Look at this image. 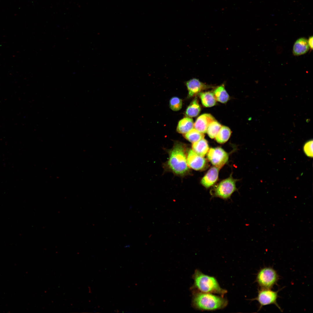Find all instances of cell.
Segmentation results:
<instances>
[{
    "label": "cell",
    "instance_id": "cell-1",
    "mask_svg": "<svg viewBox=\"0 0 313 313\" xmlns=\"http://www.w3.org/2000/svg\"><path fill=\"white\" fill-rule=\"evenodd\" d=\"M185 148L183 143L176 142L169 152L167 165L172 172L178 175L183 176L188 172Z\"/></svg>",
    "mask_w": 313,
    "mask_h": 313
},
{
    "label": "cell",
    "instance_id": "cell-2",
    "mask_svg": "<svg viewBox=\"0 0 313 313\" xmlns=\"http://www.w3.org/2000/svg\"><path fill=\"white\" fill-rule=\"evenodd\" d=\"M227 300L223 297L212 293L196 292L193 294V306L197 309L212 310L222 309L227 305Z\"/></svg>",
    "mask_w": 313,
    "mask_h": 313
},
{
    "label": "cell",
    "instance_id": "cell-3",
    "mask_svg": "<svg viewBox=\"0 0 313 313\" xmlns=\"http://www.w3.org/2000/svg\"><path fill=\"white\" fill-rule=\"evenodd\" d=\"M194 281V287L201 292L215 293L223 297L227 291L221 288L214 277L202 273L198 270H195L193 275Z\"/></svg>",
    "mask_w": 313,
    "mask_h": 313
},
{
    "label": "cell",
    "instance_id": "cell-4",
    "mask_svg": "<svg viewBox=\"0 0 313 313\" xmlns=\"http://www.w3.org/2000/svg\"><path fill=\"white\" fill-rule=\"evenodd\" d=\"M279 276L272 267H266L260 269L258 272L256 281L261 289H271L277 282Z\"/></svg>",
    "mask_w": 313,
    "mask_h": 313
},
{
    "label": "cell",
    "instance_id": "cell-5",
    "mask_svg": "<svg viewBox=\"0 0 313 313\" xmlns=\"http://www.w3.org/2000/svg\"><path fill=\"white\" fill-rule=\"evenodd\" d=\"M236 181L232 176L222 181L215 188L213 195L224 199L230 198L236 190Z\"/></svg>",
    "mask_w": 313,
    "mask_h": 313
},
{
    "label": "cell",
    "instance_id": "cell-6",
    "mask_svg": "<svg viewBox=\"0 0 313 313\" xmlns=\"http://www.w3.org/2000/svg\"><path fill=\"white\" fill-rule=\"evenodd\" d=\"M279 290L274 291L269 289H261L258 290L257 296L253 299L259 303L260 310L264 306L274 304L281 311V309L277 303Z\"/></svg>",
    "mask_w": 313,
    "mask_h": 313
},
{
    "label": "cell",
    "instance_id": "cell-7",
    "mask_svg": "<svg viewBox=\"0 0 313 313\" xmlns=\"http://www.w3.org/2000/svg\"><path fill=\"white\" fill-rule=\"evenodd\" d=\"M207 157L211 163L219 169L227 163L229 158L228 154L220 147L211 148L208 152Z\"/></svg>",
    "mask_w": 313,
    "mask_h": 313
},
{
    "label": "cell",
    "instance_id": "cell-8",
    "mask_svg": "<svg viewBox=\"0 0 313 313\" xmlns=\"http://www.w3.org/2000/svg\"><path fill=\"white\" fill-rule=\"evenodd\" d=\"M188 166L196 170L203 169L206 165V161L203 157L197 154L192 150L188 151L187 157Z\"/></svg>",
    "mask_w": 313,
    "mask_h": 313
},
{
    "label": "cell",
    "instance_id": "cell-9",
    "mask_svg": "<svg viewBox=\"0 0 313 313\" xmlns=\"http://www.w3.org/2000/svg\"><path fill=\"white\" fill-rule=\"evenodd\" d=\"M185 85L188 91V98L200 93L201 91L208 88L210 86L204 83L198 79L194 78L186 81Z\"/></svg>",
    "mask_w": 313,
    "mask_h": 313
},
{
    "label": "cell",
    "instance_id": "cell-10",
    "mask_svg": "<svg viewBox=\"0 0 313 313\" xmlns=\"http://www.w3.org/2000/svg\"><path fill=\"white\" fill-rule=\"evenodd\" d=\"M215 121L214 118L210 114H203L197 118L194 124V127L199 132L205 133L207 132L210 124Z\"/></svg>",
    "mask_w": 313,
    "mask_h": 313
},
{
    "label": "cell",
    "instance_id": "cell-11",
    "mask_svg": "<svg viewBox=\"0 0 313 313\" xmlns=\"http://www.w3.org/2000/svg\"><path fill=\"white\" fill-rule=\"evenodd\" d=\"M219 169L215 167L211 168L202 178L201 182L205 188L212 186L217 181L218 178Z\"/></svg>",
    "mask_w": 313,
    "mask_h": 313
},
{
    "label": "cell",
    "instance_id": "cell-12",
    "mask_svg": "<svg viewBox=\"0 0 313 313\" xmlns=\"http://www.w3.org/2000/svg\"><path fill=\"white\" fill-rule=\"evenodd\" d=\"M310 47L307 40L304 37H301L297 40L294 45L292 52L295 56H299L306 53L309 50Z\"/></svg>",
    "mask_w": 313,
    "mask_h": 313
},
{
    "label": "cell",
    "instance_id": "cell-13",
    "mask_svg": "<svg viewBox=\"0 0 313 313\" xmlns=\"http://www.w3.org/2000/svg\"><path fill=\"white\" fill-rule=\"evenodd\" d=\"M193 119L190 117H184L179 122L176 128V131L179 133L185 134L194 127Z\"/></svg>",
    "mask_w": 313,
    "mask_h": 313
},
{
    "label": "cell",
    "instance_id": "cell-14",
    "mask_svg": "<svg viewBox=\"0 0 313 313\" xmlns=\"http://www.w3.org/2000/svg\"><path fill=\"white\" fill-rule=\"evenodd\" d=\"M192 147V150L195 152L202 157L205 155L209 150L208 142L204 138L193 143Z\"/></svg>",
    "mask_w": 313,
    "mask_h": 313
},
{
    "label": "cell",
    "instance_id": "cell-15",
    "mask_svg": "<svg viewBox=\"0 0 313 313\" xmlns=\"http://www.w3.org/2000/svg\"><path fill=\"white\" fill-rule=\"evenodd\" d=\"M202 105L206 107L215 105L216 100L213 93L211 92H201L199 94Z\"/></svg>",
    "mask_w": 313,
    "mask_h": 313
},
{
    "label": "cell",
    "instance_id": "cell-16",
    "mask_svg": "<svg viewBox=\"0 0 313 313\" xmlns=\"http://www.w3.org/2000/svg\"><path fill=\"white\" fill-rule=\"evenodd\" d=\"M213 93L216 101L221 103H226L229 99V94L223 85L216 87L214 90Z\"/></svg>",
    "mask_w": 313,
    "mask_h": 313
},
{
    "label": "cell",
    "instance_id": "cell-17",
    "mask_svg": "<svg viewBox=\"0 0 313 313\" xmlns=\"http://www.w3.org/2000/svg\"><path fill=\"white\" fill-rule=\"evenodd\" d=\"M201 110L198 101L196 98H195L191 102L187 108L185 115L188 117H194L198 115Z\"/></svg>",
    "mask_w": 313,
    "mask_h": 313
},
{
    "label": "cell",
    "instance_id": "cell-18",
    "mask_svg": "<svg viewBox=\"0 0 313 313\" xmlns=\"http://www.w3.org/2000/svg\"><path fill=\"white\" fill-rule=\"evenodd\" d=\"M231 131L228 127L222 126L216 135L215 139L220 143H223L227 141L230 138Z\"/></svg>",
    "mask_w": 313,
    "mask_h": 313
},
{
    "label": "cell",
    "instance_id": "cell-19",
    "mask_svg": "<svg viewBox=\"0 0 313 313\" xmlns=\"http://www.w3.org/2000/svg\"><path fill=\"white\" fill-rule=\"evenodd\" d=\"M184 134L185 138L192 143L197 142L203 139L204 137L203 133L199 132L194 128L192 129Z\"/></svg>",
    "mask_w": 313,
    "mask_h": 313
},
{
    "label": "cell",
    "instance_id": "cell-20",
    "mask_svg": "<svg viewBox=\"0 0 313 313\" xmlns=\"http://www.w3.org/2000/svg\"><path fill=\"white\" fill-rule=\"evenodd\" d=\"M222 126L216 121L211 122L209 125L207 132L209 136L212 139L215 138Z\"/></svg>",
    "mask_w": 313,
    "mask_h": 313
},
{
    "label": "cell",
    "instance_id": "cell-21",
    "mask_svg": "<svg viewBox=\"0 0 313 313\" xmlns=\"http://www.w3.org/2000/svg\"><path fill=\"white\" fill-rule=\"evenodd\" d=\"M182 100L176 97L171 98L169 101L170 107L174 111H178L180 110L182 108Z\"/></svg>",
    "mask_w": 313,
    "mask_h": 313
},
{
    "label": "cell",
    "instance_id": "cell-22",
    "mask_svg": "<svg viewBox=\"0 0 313 313\" xmlns=\"http://www.w3.org/2000/svg\"><path fill=\"white\" fill-rule=\"evenodd\" d=\"M304 153L307 156L312 157L313 156V141L310 140L304 144L303 147Z\"/></svg>",
    "mask_w": 313,
    "mask_h": 313
},
{
    "label": "cell",
    "instance_id": "cell-23",
    "mask_svg": "<svg viewBox=\"0 0 313 313\" xmlns=\"http://www.w3.org/2000/svg\"><path fill=\"white\" fill-rule=\"evenodd\" d=\"M309 47L311 49L313 48V37H310L307 40Z\"/></svg>",
    "mask_w": 313,
    "mask_h": 313
},
{
    "label": "cell",
    "instance_id": "cell-24",
    "mask_svg": "<svg viewBox=\"0 0 313 313\" xmlns=\"http://www.w3.org/2000/svg\"><path fill=\"white\" fill-rule=\"evenodd\" d=\"M130 245L127 244L124 246V248H129L130 247Z\"/></svg>",
    "mask_w": 313,
    "mask_h": 313
}]
</instances>
